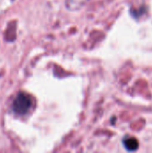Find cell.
Segmentation results:
<instances>
[{
  "label": "cell",
  "instance_id": "7a4b0ae2",
  "mask_svg": "<svg viewBox=\"0 0 152 153\" xmlns=\"http://www.w3.org/2000/svg\"><path fill=\"white\" fill-rule=\"evenodd\" d=\"M133 143H137V142H136V140L133 138H132V139H130V140H127L126 142H125V147L128 149V150H131V151H133Z\"/></svg>",
  "mask_w": 152,
  "mask_h": 153
},
{
  "label": "cell",
  "instance_id": "6da1fadb",
  "mask_svg": "<svg viewBox=\"0 0 152 153\" xmlns=\"http://www.w3.org/2000/svg\"><path fill=\"white\" fill-rule=\"evenodd\" d=\"M30 106H31V100L30 97L26 94L20 93L17 95V97L13 101V109L18 115H24L30 110Z\"/></svg>",
  "mask_w": 152,
  "mask_h": 153
}]
</instances>
